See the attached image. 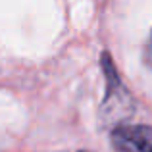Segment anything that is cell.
<instances>
[{
    "label": "cell",
    "mask_w": 152,
    "mask_h": 152,
    "mask_svg": "<svg viewBox=\"0 0 152 152\" xmlns=\"http://www.w3.org/2000/svg\"><path fill=\"white\" fill-rule=\"evenodd\" d=\"M102 71L106 77V96L102 102L100 115L106 125H114V123L121 125L123 119H127L135 110L133 98L129 96L127 89L123 87L121 79H119L118 71H115L114 64L106 52L102 54Z\"/></svg>",
    "instance_id": "1"
},
{
    "label": "cell",
    "mask_w": 152,
    "mask_h": 152,
    "mask_svg": "<svg viewBox=\"0 0 152 152\" xmlns=\"http://www.w3.org/2000/svg\"><path fill=\"white\" fill-rule=\"evenodd\" d=\"M146 58L152 64V37H150V42H148V48H146Z\"/></svg>",
    "instance_id": "3"
},
{
    "label": "cell",
    "mask_w": 152,
    "mask_h": 152,
    "mask_svg": "<svg viewBox=\"0 0 152 152\" xmlns=\"http://www.w3.org/2000/svg\"><path fill=\"white\" fill-rule=\"evenodd\" d=\"M112 145L119 152H152V125H115Z\"/></svg>",
    "instance_id": "2"
}]
</instances>
